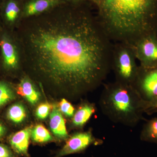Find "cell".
Instances as JSON below:
<instances>
[{"mask_svg":"<svg viewBox=\"0 0 157 157\" xmlns=\"http://www.w3.org/2000/svg\"><path fill=\"white\" fill-rule=\"evenodd\" d=\"M7 115L9 120L14 123H20L26 117L25 109L22 104H15L9 107Z\"/></svg>","mask_w":157,"mask_h":157,"instance_id":"15","label":"cell"},{"mask_svg":"<svg viewBox=\"0 0 157 157\" xmlns=\"http://www.w3.org/2000/svg\"><path fill=\"white\" fill-rule=\"evenodd\" d=\"M140 138L143 141L157 144V117L147 121L144 124Z\"/></svg>","mask_w":157,"mask_h":157,"instance_id":"14","label":"cell"},{"mask_svg":"<svg viewBox=\"0 0 157 157\" xmlns=\"http://www.w3.org/2000/svg\"><path fill=\"white\" fill-rule=\"evenodd\" d=\"M67 3H70V4H78L85 2H88L89 0H66Z\"/></svg>","mask_w":157,"mask_h":157,"instance_id":"24","label":"cell"},{"mask_svg":"<svg viewBox=\"0 0 157 157\" xmlns=\"http://www.w3.org/2000/svg\"><path fill=\"white\" fill-rule=\"evenodd\" d=\"M6 133V128L4 125L0 123V140L2 138Z\"/></svg>","mask_w":157,"mask_h":157,"instance_id":"23","label":"cell"},{"mask_svg":"<svg viewBox=\"0 0 157 157\" xmlns=\"http://www.w3.org/2000/svg\"><path fill=\"white\" fill-rule=\"evenodd\" d=\"M95 141V139L90 132L76 133L68 139L56 157H62L82 151Z\"/></svg>","mask_w":157,"mask_h":157,"instance_id":"7","label":"cell"},{"mask_svg":"<svg viewBox=\"0 0 157 157\" xmlns=\"http://www.w3.org/2000/svg\"><path fill=\"white\" fill-rule=\"evenodd\" d=\"M112 42L132 45L157 34V0H89Z\"/></svg>","mask_w":157,"mask_h":157,"instance_id":"2","label":"cell"},{"mask_svg":"<svg viewBox=\"0 0 157 157\" xmlns=\"http://www.w3.org/2000/svg\"><path fill=\"white\" fill-rule=\"evenodd\" d=\"M140 66L144 67H157V34L147 35L132 45Z\"/></svg>","mask_w":157,"mask_h":157,"instance_id":"6","label":"cell"},{"mask_svg":"<svg viewBox=\"0 0 157 157\" xmlns=\"http://www.w3.org/2000/svg\"><path fill=\"white\" fill-rule=\"evenodd\" d=\"M60 110L65 115L72 117L75 113V109L72 104L65 99H62L59 103Z\"/></svg>","mask_w":157,"mask_h":157,"instance_id":"19","label":"cell"},{"mask_svg":"<svg viewBox=\"0 0 157 157\" xmlns=\"http://www.w3.org/2000/svg\"><path fill=\"white\" fill-rule=\"evenodd\" d=\"M32 128L30 127L16 132L12 135L9 141L11 148L15 153L28 157V148Z\"/></svg>","mask_w":157,"mask_h":157,"instance_id":"8","label":"cell"},{"mask_svg":"<svg viewBox=\"0 0 157 157\" xmlns=\"http://www.w3.org/2000/svg\"><path fill=\"white\" fill-rule=\"evenodd\" d=\"M95 111L94 105L86 104L77 109L73 116L72 123L75 127H81L87 122Z\"/></svg>","mask_w":157,"mask_h":157,"instance_id":"13","label":"cell"},{"mask_svg":"<svg viewBox=\"0 0 157 157\" xmlns=\"http://www.w3.org/2000/svg\"><path fill=\"white\" fill-rule=\"evenodd\" d=\"M19 8L14 1H10L7 4L6 9V16L7 20L10 22L14 21L19 12Z\"/></svg>","mask_w":157,"mask_h":157,"instance_id":"18","label":"cell"},{"mask_svg":"<svg viewBox=\"0 0 157 157\" xmlns=\"http://www.w3.org/2000/svg\"><path fill=\"white\" fill-rule=\"evenodd\" d=\"M135 52L132 45L124 42H115L113 45L111 70L115 81L133 86L138 74Z\"/></svg>","mask_w":157,"mask_h":157,"instance_id":"4","label":"cell"},{"mask_svg":"<svg viewBox=\"0 0 157 157\" xmlns=\"http://www.w3.org/2000/svg\"><path fill=\"white\" fill-rule=\"evenodd\" d=\"M89 2L63 3L58 13L26 17L19 59L51 87L71 97L94 90L111 70L113 45Z\"/></svg>","mask_w":157,"mask_h":157,"instance_id":"1","label":"cell"},{"mask_svg":"<svg viewBox=\"0 0 157 157\" xmlns=\"http://www.w3.org/2000/svg\"><path fill=\"white\" fill-rule=\"evenodd\" d=\"M51 106L48 103H43L37 107L36 110V115L40 119L46 118L49 114Z\"/></svg>","mask_w":157,"mask_h":157,"instance_id":"20","label":"cell"},{"mask_svg":"<svg viewBox=\"0 0 157 157\" xmlns=\"http://www.w3.org/2000/svg\"><path fill=\"white\" fill-rule=\"evenodd\" d=\"M4 64L6 67L14 69L17 67L19 62V56L15 46L6 39L0 42Z\"/></svg>","mask_w":157,"mask_h":157,"instance_id":"11","label":"cell"},{"mask_svg":"<svg viewBox=\"0 0 157 157\" xmlns=\"http://www.w3.org/2000/svg\"><path fill=\"white\" fill-rule=\"evenodd\" d=\"M15 95L9 84L0 82V107L14 100Z\"/></svg>","mask_w":157,"mask_h":157,"instance_id":"17","label":"cell"},{"mask_svg":"<svg viewBox=\"0 0 157 157\" xmlns=\"http://www.w3.org/2000/svg\"><path fill=\"white\" fill-rule=\"evenodd\" d=\"M157 112V98L151 102L147 103L146 113L151 114Z\"/></svg>","mask_w":157,"mask_h":157,"instance_id":"22","label":"cell"},{"mask_svg":"<svg viewBox=\"0 0 157 157\" xmlns=\"http://www.w3.org/2000/svg\"><path fill=\"white\" fill-rule=\"evenodd\" d=\"M59 0H33L27 4L24 9L26 17L44 13L59 5Z\"/></svg>","mask_w":157,"mask_h":157,"instance_id":"10","label":"cell"},{"mask_svg":"<svg viewBox=\"0 0 157 157\" xmlns=\"http://www.w3.org/2000/svg\"><path fill=\"white\" fill-rule=\"evenodd\" d=\"M99 105L110 121L133 128L144 119L147 102L133 86L115 81L104 86Z\"/></svg>","mask_w":157,"mask_h":157,"instance_id":"3","label":"cell"},{"mask_svg":"<svg viewBox=\"0 0 157 157\" xmlns=\"http://www.w3.org/2000/svg\"><path fill=\"white\" fill-rule=\"evenodd\" d=\"M50 128L55 136L61 139L68 138L66 124L60 110L56 106H54L50 115Z\"/></svg>","mask_w":157,"mask_h":157,"instance_id":"9","label":"cell"},{"mask_svg":"<svg viewBox=\"0 0 157 157\" xmlns=\"http://www.w3.org/2000/svg\"><path fill=\"white\" fill-rule=\"evenodd\" d=\"M17 93L32 104H36L40 98L39 91L32 82L26 78L22 79L18 85Z\"/></svg>","mask_w":157,"mask_h":157,"instance_id":"12","label":"cell"},{"mask_svg":"<svg viewBox=\"0 0 157 157\" xmlns=\"http://www.w3.org/2000/svg\"><path fill=\"white\" fill-rule=\"evenodd\" d=\"M0 157H17L9 147L0 144Z\"/></svg>","mask_w":157,"mask_h":157,"instance_id":"21","label":"cell"},{"mask_svg":"<svg viewBox=\"0 0 157 157\" xmlns=\"http://www.w3.org/2000/svg\"><path fill=\"white\" fill-rule=\"evenodd\" d=\"M31 137L34 142L44 143L53 140L47 129L41 124H38L32 129Z\"/></svg>","mask_w":157,"mask_h":157,"instance_id":"16","label":"cell"},{"mask_svg":"<svg viewBox=\"0 0 157 157\" xmlns=\"http://www.w3.org/2000/svg\"><path fill=\"white\" fill-rule=\"evenodd\" d=\"M133 86L147 103L157 98V67H144L139 66L138 74Z\"/></svg>","mask_w":157,"mask_h":157,"instance_id":"5","label":"cell"}]
</instances>
